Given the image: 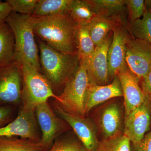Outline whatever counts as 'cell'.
Wrapping results in <instances>:
<instances>
[{
    "label": "cell",
    "mask_w": 151,
    "mask_h": 151,
    "mask_svg": "<svg viewBox=\"0 0 151 151\" xmlns=\"http://www.w3.org/2000/svg\"><path fill=\"white\" fill-rule=\"evenodd\" d=\"M35 35L58 51L74 54L77 52L76 35L77 24L69 12L54 16H31Z\"/></svg>",
    "instance_id": "obj_1"
},
{
    "label": "cell",
    "mask_w": 151,
    "mask_h": 151,
    "mask_svg": "<svg viewBox=\"0 0 151 151\" xmlns=\"http://www.w3.org/2000/svg\"><path fill=\"white\" fill-rule=\"evenodd\" d=\"M40 71L58 95L78 70V53L67 54L52 48L40 39L37 41Z\"/></svg>",
    "instance_id": "obj_2"
},
{
    "label": "cell",
    "mask_w": 151,
    "mask_h": 151,
    "mask_svg": "<svg viewBox=\"0 0 151 151\" xmlns=\"http://www.w3.org/2000/svg\"><path fill=\"white\" fill-rule=\"evenodd\" d=\"M6 22L12 30L14 36L15 50L13 61H25L40 71L39 52L31 16L12 12Z\"/></svg>",
    "instance_id": "obj_3"
},
{
    "label": "cell",
    "mask_w": 151,
    "mask_h": 151,
    "mask_svg": "<svg viewBox=\"0 0 151 151\" xmlns=\"http://www.w3.org/2000/svg\"><path fill=\"white\" fill-rule=\"evenodd\" d=\"M90 79L85 63L80 60L78 70L69 79L54 102L68 113L81 116L86 115V98Z\"/></svg>",
    "instance_id": "obj_4"
},
{
    "label": "cell",
    "mask_w": 151,
    "mask_h": 151,
    "mask_svg": "<svg viewBox=\"0 0 151 151\" xmlns=\"http://www.w3.org/2000/svg\"><path fill=\"white\" fill-rule=\"evenodd\" d=\"M20 63L23 81L22 105L35 108L50 98L58 101V96L40 70L25 61Z\"/></svg>",
    "instance_id": "obj_5"
},
{
    "label": "cell",
    "mask_w": 151,
    "mask_h": 151,
    "mask_svg": "<svg viewBox=\"0 0 151 151\" xmlns=\"http://www.w3.org/2000/svg\"><path fill=\"white\" fill-rule=\"evenodd\" d=\"M22 89L20 63L13 61L0 66V106H16L22 104Z\"/></svg>",
    "instance_id": "obj_6"
},
{
    "label": "cell",
    "mask_w": 151,
    "mask_h": 151,
    "mask_svg": "<svg viewBox=\"0 0 151 151\" xmlns=\"http://www.w3.org/2000/svg\"><path fill=\"white\" fill-rule=\"evenodd\" d=\"M35 113L41 133L40 142L50 149L57 138L70 127L57 114L48 101L37 105Z\"/></svg>",
    "instance_id": "obj_7"
},
{
    "label": "cell",
    "mask_w": 151,
    "mask_h": 151,
    "mask_svg": "<svg viewBox=\"0 0 151 151\" xmlns=\"http://www.w3.org/2000/svg\"><path fill=\"white\" fill-rule=\"evenodd\" d=\"M38 127L35 108L22 105L17 117L4 127L0 128V137H19L40 141Z\"/></svg>",
    "instance_id": "obj_8"
},
{
    "label": "cell",
    "mask_w": 151,
    "mask_h": 151,
    "mask_svg": "<svg viewBox=\"0 0 151 151\" xmlns=\"http://www.w3.org/2000/svg\"><path fill=\"white\" fill-rule=\"evenodd\" d=\"M53 110L73 130L86 151H95L99 141L96 125L90 119L68 113L53 101Z\"/></svg>",
    "instance_id": "obj_9"
},
{
    "label": "cell",
    "mask_w": 151,
    "mask_h": 151,
    "mask_svg": "<svg viewBox=\"0 0 151 151\" xmlns=\"http://www.w3.org/2000/svg\"><path fill=\"white\" fill-rule=\"evenodd\" d=\"M113 36L112 31L95 46L94 52L87 60H82L86 65L91 85L103 86L111 82L108 74V55Z\"/></svg>",
    "instance_id": "obj_10"
},
{
    "label": "cell",
    "mask_w": 151,
    "mask_h": 151,
    "mask_svg": "<svg viewBox=\"0 0 151 151\" xmlns=\"http://www.w3.org/2000/svg\"><path fill=\"white\" fill-rule=\"evenodd\" d=\"M126 61L130 70L140 80L151 70V45L130 34L126 43Z\"/></svg>",
    "instance_id": "obj_11"
},
{
    "label": "cell",
    "mask_w": 151,
    "mask_h": 151,
    "mask_svg": "<svg viewBox=\"0 0 151 151\" xmlns=\"http://www.w3.org/2000/svg\"><path fill=\"white\" fill-rule=\"evenodd\" d=\"M113 39L108 50V74L111 82L120 71L128 67L126 61V43L129 33L119 23L113 30Z\"/></svg>",
    "instance_id": "obj_12"
},
{
    "label": "cell",
    "mask_w": 151,
    "mask_h": 151,
    "mask_svg": "<svg viewBox=\"0 0 151 151\" xmlns=\"http://www.w3.org/2000/svg\"><path fill=\"white\" fill-rule=\"evenodd\" d=\"M149 102H146L124 117L123 134L132 144L140 142L150 130L151 112Z\"/></svg>",
    "instance_id": "obj_13"
},
{
    "label": "cell",
    "mask_w": 151,
    "mask_h": 151,
    "mask_svg": "<svg viewBox=\"0 0 151 151\" xmlns=\"http://www.w3.org/2000/svg\"><path fill=\"white\" fill-rule=\"evenodd\" d=\"M97 119V129L103 139L123 134L124 117L122 106L116 101H111L100 109Z\"/></svg>",
    "instance_id": "obj_14"
},
{
    "label": "cell",
    "mask_w": 151,
    "mask_h": 151,
    "mask_svg": "<svg viewBox=\"0 0 151 151\" xmlns=\"http://www.w3.org/2000/svg\"><path fill=\"white\" fill-rule=\"evenodd\" d=\"M117 75L122 85L126 116L135 108L148 102L150 98L140 86V79L128 67L120 71Z\"/></svg>",
    "instance_id": "obj_15"
},
{
    "label": "cell",
    "mask_w": 151,
    "mask_h": 151,
    "mask_svg": "<svg viewBox=\"0 0 151 151\" xmlns=\"http://www.w3.org/2000/svg\"><path fill=\"white\" fill-rule=\"evenodd\" d=\"M123 96L122 85L118 75L111 83L106 85H90L86 98V115L97 105Z\"/></svg>",
    "instance_id": "obj_16"
},
{
    "label": "cell",
    "mask_w": 151,
    "mask_h": 151,
    "mask_svg": "<svg viewBox=\"0 0 151 151\" xmlns=\"http://www.w3.org/2000/svg\"><path fill=\"white\" fill-rule=\"evenodd\" d=\"M95 15L114 19L127 27L124 0H87Z\"/></svg>",
    "instance_id": "obj_17"
},
{
    "label": "cell",
    "mask_w": 151,
    "mask_h": 151,
    "mask_svg": "<svg viewBox=\"0 0 151 151\" xmlns=\"http://www.w3.org/2000/svg\"><path fill=\"white\" fill-rule=\"evenodd\" d=\"M15 50V43L12 30L6 21L0 23V66L12 62Z\"/></svg>",
    "instance_id": "obj_18"
},
{
    "label": "cell",
    "mask_w": 151,
    "mask_h": 151,
    "mask_svg": "<svg viewBox=\"0 0 151 151\" xmlns=\"http://www.w3.org/2000/svg\"><path fill=\"white\" fill-rule=\"evenodd\" d=\"M40 141L18 137H0V151H48Z\"/></svg>",
    "instance_id": "obj_19"
},
{
    "label": "cell",
    "mask_w": 151,
    "mask_h": 151,
    "mask_svg": "<svg viewBox=\"0 0 151 151\" xmlns=\"http://www.w3.org/2000/svg\"><path fill=\"white\" fill-rule=\"evenodd\" d=\"M119 23L121 22L114 19L95 15L89 22V29L95 46L102 42Z\"/></svg>",
    "instance_id": "obj_20"
},
{
    "label": "cell",
    "mask_w": 151,
    "mask_h": 151,
    "mask_svg": "<svg viewBox=\"0 0 151 151\" xmlns=\"http://www.w3.org/2000/svg\"><path fill=\"white\" fill-rule=\"evenodd\" d=\"M71 0H37L31 16L42 18L69 12Z\"/></svg>",
    "instance_id": "obj_21"
},
{
    "label": "cell",
    "mask_w": 151,
    "mask_h": 151,
    "mask_svg": "<svg viewBox=\"0 0 151 151\" xmlns=\"http://www.w3.org/2000/svg\"><path fill=\"white\" fill-rule=\"evenodd\" d=\"M76 41L80 60L86 61L92 55L95 48L89 33V24H77Z\"/></svg>",
    "instance_id": "obj_22"
},
{
    "label": "cell",
    "mask_w": 151,
    "mask_h": 151,
    "mask_svg": "<svg viewBox=\"0 0 151 151\" xmlns=\"http://www.w3.org/2000/svg\"><path fill=\"white\" fill-rule=\"evenodd\" d=\"M127 28L133 37L144 41L151 45V11L146 9L141 18L127 23Z\"/></svg>",
    "instance_id": "obj_23"
},
{
    "label": "cell",
    "mask_w": 151,
    "mask_h": 151,
    "mask_svg": "<svg viewBox=\"0 0 151 151\" xmlns=\"http://www.w3.org/2000/svg\"><path fill=\"white\" fill-rule=\"evenodd\" d=\"M69 13L77 24H89L95 16L87 0H71Z\"/></svg>",
    "instance_id": "obj_24"
},
{
    "label": "cell",
    "mask_w": 151,
    "mask_h": 151,
    "mask_svg": "<svg viewBox=\"0 0 151 151\" xmlns=\"http://www.w3.org/2000/svg\"><path fill=\"white\" fill-rule=\"evenodd\" d=\"M131 143L129 139L122 134L99 141L95 151H131Z\"/></svg>",
    "instance_id": "obj_25"
},
{
    "label": "cell",
    "mask_w": 151,
    "mask_h": 151,
    "mask_svg": "<svg viewBox=\"0 0 151 151\" xmlns=\"http://www.w3.org/2000/svg\"><path fill=\"white\" fill-rule=\"evenodd\" d=\"M59 137L55 141L48 151H86L78 139Z\"/></svg>",
    "instance_id": "obj_26"
},
{
    "label": "cell",
    "mask_w": 151,
    "mask_h": 151,
    "mask_svg": "<svg viewBox=\"0 0 151 151\" xmlns=\"http://www.w3.org/2000/svg\"><path fill=\"white\" fill-rule=\"evenodd\" d=\"M129 22H132L143 17L146 11L144 0H124Z\"/></svg>",
    "instance_id": "obj_27"
},
{
    "label": "cell",
    "mask_w": 151,
    "mask_h": 151,
    "mask_svg": "<svg viewBox=\"0 0 151 151\" xmlns=\"http://www.w3.org/2000/svg\"><path fill=\"white\" fill-rule=\"evenodd\" d=\"M12 12L25 15L31 16L37 0H6Z\"/></svg>",
    "instance_id": "obj_28"
},
{
    "label": "cell",
    "mask_w": 151,
    "mask_h": 151,
    "mask_svg": "<svg viewBox=\"0 0 151 151\" xmlns=\"http://www.w3.org/2000/svg\"><path fill=\"white\" fill-rule=\"evenodd\" d=\"M14 106H0V128L4 127L14 120Z\"/></svg>",
    "instance_id": "obj_29"
},
{
    "label": "cell",
    "mask_w": 151,
    "mask_h": 151,
    "mask_svg": "<svg viewBox=\"0 0 151 151\" xmlns=\"http://www.w3.org/2000/svg\"><path fill=\"white\" fill-rule=\"evenodd\" d=\"M131 151H151V130L137 143L132 144Z\"/></svg>",
    "instance_id": "obj_30"
},
{
    "label": "cell",
    "mask_w": 151,
    "mask_h": 151,
    "mask_svg": "<svg viewBox=\"0 0 151 151\" xmlns=\"http://www.w3.org/2000/svg\"><path fill=\"white\" fill-rule=\"evenodd\" d=\"M140 80L143 92L147 96H151V70Z\"/></svg>",
    "instance_id": "obj_31"
},
{
    "label": "cell",
    "mask_w": 151,
    "mask_h": 151,
    "mask_svg": "<svg viewBox=\"0 0 151 151\" xmlns=\"http://www.w3.org/2000/svg\"><path fill=\"white\" fill-rule=\"evenodd\" d=\"M12 11L11 7L6 1L0 2V23L5 22Z\"/></svg>",
    "instance_id": "obj_32"
},
{
    "label": "cell",
    "mask_w": 151,
    "mask_h": 151,
    "mask_svg": "<svg viewBox=\"0 0 151 151\" xmlns=\"http://www.w3.org/2000/svg\"><path fill=\"white\" fill-rule=\"evenodd\" d=\"M146 9L150 10L151 12V0H146L145 1Z\"/></svg>",
    "instance_id": "obj_33"
},
{
    "label": "cell",
    "mask_w": 151,
    "mask_h": 151,
    "mask_svg": "<svg viewBox=\"0 0 151 151\" xmlns=\"http://www.w3.org/2000/svg\"><path fill=\"white\" fill-rule=\"evenodd\" d=\"M150 97V98H151V96H150V97Z\"/></svg>",
    "instance_id": "obj_34"
},
{
    "label": "cell",
    "mask_w": 151,
    "mask_h": 151,
    "mask_svg": "<svg viewBox=\"0 0 151 151\" xmlns=\"http://www.w3.org/2000/svg\"><path fill=\"white\" fill-rule=\"evenodd\" d=\"M1 1H0V2H1Z\"/></svg>",
    "instance_id": "obj_35"
}]
</instances>
